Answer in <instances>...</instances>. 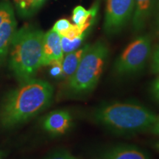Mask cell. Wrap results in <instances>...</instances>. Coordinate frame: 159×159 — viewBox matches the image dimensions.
<instances>
[{"instance_id": "cell-1", "label": "cell", "mask_w": 159, "mask_h": 159, "mask_svg": "<svg viewBox=\"0 0 159 159\" xmlns=\"http://www.w3.org/2000/svg\"><path fill=\"white\" fill-rule=\"evenodd\" d=\"M54 89L50 83L33 78L10 91L0 105V126L11 128L36 116L50 105Z\"/></svg>"}, {"instance_id": "cell-2", "label": "cell", "mask_w": 159, "mask_h": 159, "mask_svg": "<svg viewBox=\"0 0 159 159\" xmlns=\"http://www.w3.org/2000/svg\"><path fill=\"white\" fill-rule=\"evenodd\" d=\"M157 115L144 105L133 102L107 103L92 113V119L118 134H134L151 130Z\"/></svg>"}, {"instance_id": "cell-3", "label": "cell", "mask_w": 159, "mask_h": 159, "mask_svg": "<svg viewBox=\"0 0 159 159\" xmlns=\"http://www.w3.org/2000/svg\"><path fill=\"white\" fill-rule=\"evenodd\" d=\"M43 35L32 26L16 30L9 49V66L19 83L34 78L42 66Z\"/></svg>"}, {"instance_id": "cell-4", "label": "cell", "mask_w": 159, "mask_h": 159, "mask_svg": "<svg viewBox=\"0 0 159 159\" xmlns=\"http://www.w3.org/2000/svg\"><path fill=\"white\" fill-rule=\"evenodd\" d=\"M109 49L102 41L89 46L75 73L67 80V91L72 97L86 96L98 84L108 60Z\"/></svg>"}, {"instance_id": "cell-5", "label": "cell", "mask_w": 159, "mask_h": 159, "mask_svg": "<svg viewBox=\"0 0 159 159\" xmlns=\"http://www.w3.org/2000/svg\"><path fill=\"white\" fill-rule=\"evenodd\" d=\"M152 52V39L148 34L142 35L125 47L114 65L118 76L136 74L144 68Z\"/></svg>"}, {"instance_id": "cell-6", "label": "cell", "mask_w": 159, "mask_h": 159, "mask_svg": "<svg viewBox=\"0 0 159 159\" xmlns=\"http://www.w3.org/2000/svg\"><path fill=\"white\" fill-rule=\"evenodd\" d=\"M134 0H106L104 30L107 35L121 32L132 19Z\"/></svg>"}, {"instance_id": "cell-7", "label": "cell", "mask_w": 159, "mask_h": 159, "mask_svg": "<svg viewBox=\"0 0 159 159\" xmlns=\"http://www.w3.org/2000/svg\"><path fill=\"white\" fill-rule=\"evenodd\" d=\"M63 54L61 35L52 29L44 33L43 39L42 66L50 65L54 62L62 63Z\"/></svg>"}, {"instance_id": "cell-8", "label": "cell", "mask_w": 159, "mask_h": 159, "mask_svg": "<svg viewBox=\"0 0 159 159\" xmlns=\"http://www.w3.org/2000/svg\"><path fill=\"white\" fill-rule=\"evenodd\" d=\"M72 118L66 110L53 111L43 119V128L54 136L64 134L71 128Z\"/></svg>"}, {"instance_id": "cell-9", "label": "cell", "mask_w": 159, "mask_h": 159, "mask_svg": "<svg viewBox=\"0 0 159 159\" xmlns=\"http://www.w3.org/2000/svg\"><path fill=\"white\" fill-rule=\"evenodd\" d=\"M158 0H134V11L132 16V25L135 32H141L146 26L153 13Z\"/></svg>"}, {"instance_id": "cell-10", "label": "cell", "mask_w": 159, "mask_h": 159, "mask_svg": "<svg viewBox=\"0 0 159 159\" xmlns=\"http://www.w3.org/2000/svg\"><path fill=\"white\" fill-rule=\"evenodd\" d=\"M103 159H151L149 155L134 145L119 144L105 150L101 155Z\"/></svg>"}, {"instance_id": "cell-11", "label": "cell", "mask_w": 159, "mask_h": 159, "mask_svg": "<svg viewBox=\"0 0 159 159\" xmlns=\"http://www.w3.org/2000/svg\"><path fill=\"white\" fill-rule=\"evenodd\" d=\"M17 22L15 15L11 16L0 26V65L8 55L10 46L16 30Z\"/></svg>"}, {"instance_id": "cell-12", "label": "cell", "mask_w": 159, "mask_h": 159, "mask_svg": "<svg viewBox=\"0 0 159 159\" xmlns=\"http://www.w3.org/2000/svg\"><path fill=\"white\" fill-rule=\"evenodd\" d=\"M89 46L90 44H85L82 47H80L77 50L67 53L66 56L63 57L62 63H61V66H62L61 79L68 80L74 74L83 56L89 49Z\"/></svg>"}, {"instance_id": "cell-13", "label": "cell", "mask_w": 159, "mask_h": 159, "mask_svg": "<svg viewBox=\"0 0 159 159\" xmlns=\"http://www.w3.org/2000/svg\"><path fill=\"white\" fill-rule=\"evenodd\" d=\"M19 15L29 18L35 14L47 0H13Z\"/></svg>"}, {"instance_id": "cell-14", "label": "cell", "mask_w": 159, "mask_h": 159, "mask_svg": "<svg viewBox=\"0 0 159 159\" xmlns=\"http://www.w3.org/2000/svg\"><path fill=\"white\" fill-rule=\"evenodd\" d=\"M88 35L89 33H84L80 36L73 39H69L66 37L61 36V46L63 53L67 54L79 49Z\"/></svg>"}, {"instance_id": "cell-15", "label": "cell", "mask_w": 159, "mask_h": 159, "mask_svg": "<svg viewBox=\"0 0 159 159\" xmlns=\"http://www.w3.org/2000/svg\"><path fill=\"white\" fill-rule=\"evenodd\" d=\"M13 15H14V11L11 2L9 0H2L0 2V26Z\"/></svg>"}, {"instance_id": "cell-16", "label": "cell", "mask_w": 159, "mask_h": 159, "mask_svg": "<svg viewBox=\"0 0 159 159\" xmlns=\"http://www.w3.org/2000/svg\"><path fill=\"white\" fill-rule=\"evenodd\" d=\"M44 159H78L76 156L71 153L69 151L64 149L55 150Z\"/></svg>"}, {"instance_id": "cell-17", "label": "cell", "mask_w": 159, "mask_h": 159, "mask_svg": "<svg viewBox=\"0 0 159 159\" xmlns=\"http://www.w3.org/2000/svg\"><path fill=\"white\" fill-rule=\"evenodd\" d=\"M71 25H72V24H71L70 21H69L68 19H61L55 22L54 26H53L52 30L56 31L61 36V35L64 34L70 28Z\"/></svg>"}, {"instance_id": "cell-18", "label": "cell", "mask_w": 159, "mask_h": 159, "mask_svg": "<svg viewBox=\"0 0 159 159\" xmlns=\"http://www.w3.org/2000/svg\"><path fill=\"white\" fill-rule=\"evenodd\" d=\"M151 71L153 74H159V44L156 46L152 52L151 60Z\"/></svg>"}, {"instance_id": "cell-19", "label": "cell", "mask_w": 159, "mask_h": 159, "mask_svg": "<svg viewBox=\"0 0 159 159\" xmlns=\"http://www.w3.org/2000/svg\"><path fill=\"white\" fill-rule=\"evenodd\" d=\"M51 68L49 70V74L55 78H61L62 75V66L61 62H54L51 63Z\"/></svg>"}, {"instance_id": "cell-20", "label": "cell", "mask_w": 159, "mask_h": 159, "mask_svg": "<svg viewBox=\"0 0 159 159\" xmlns=\"http://www.w3.org/2000/svg\"><path fill=\"white\" fill-rule=\"evenodd\" d=\"M153 13H154V17H155L154 18L155 29H156V33L159 36V0L157 1Z\"/></svg>"}, {"instance_id": "cell-21", "label": "cell", "mask_w": 159, "mask_h": 159, "mask_svg": "<svg viewBox=\"0 0 159 159\" xmlns=\"http://www.w3.org/2000/svg\"><path fill=\"white\" fill-rule=\"evenodd\" d=\"M150 93L155 100L159 102V86L150 85Z\"/></svg>"}, {"instance_id": "cell-22", "label": "cell", "mask_w": 159, "mask_h": 159, "mask_svg": "<svg viewBox=\"0 0 159 159\" xmlns=\"http://www.w3.org/2000/svg\"><path fill=\"white\" fill-rule=\"evenodd\" d=\"M150 130L152 131L154 134L159 136V116H157L156 121L155 122L154 125H152V128H151Z\"/></svg>"}, {"instance_id": "cell-23", "label": "cell", "mask_w": 159, "mask_h": 159, "mask_svg": "<svg viewBox=\"0 0 159 159\" xmlns=\"http://www.w3.org/2000/svg\"><path fill=\"white\" fill-rule=\"evenodd\" d=\"M151 85H153V86H159V74L158 75L156 78L154 80Z\"/></svg>"}, {"instance_id": "cell-24", "label": "cell", "mask_w": 159, "mask_h": 159, "mask_svg": "<svg viewBox=\"0 0 159 159\" xmlns=\"http://www.w3.org/2000/svg\"><path fill=\"white\" fill-rule=\"evenodd\" d=\"M7 156L5 151L0 150V159H5V158Z\"/></svg>"}, {"instance_id": "cell-25", "label": "cell", "mask_w": 159, "mask_h": 159, "mask_svg": "<svg viewBox=\"0 0 159 159\" xmlns=\"http://www.w3.org/2000/svg\"><path fill=\"white\" fill-rule=\"evenodd\" d=\"M153 147H154L155 150L158 151V152H159V141H158V142H155Z\"/></svg>"}, {"instance_id": "cell-26", "label": "cell", "mask_w": 159, "mask_h": 159, "mask_svg": "<svg viewBox=\"0 0 159 159\" xmlns=\"http://www.w3.org/2000/svg\"><path fill=\"white\" fill-rule=\"evenodd\" d=\"M96 159H103V158H96Z\"/></svg>"}]
</instances>
